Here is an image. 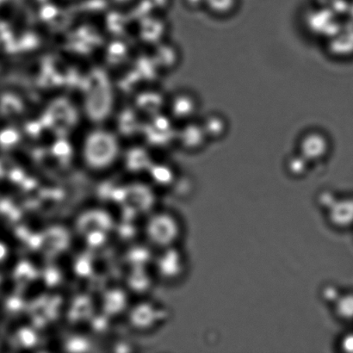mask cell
Returning a JSON list of instances; mask_svg holds the SVG:
<instances>
[{
    "label": "cell",
    "mask_w": 353,
    "mask_h": 353,
    "mask_svg": "<svg viewBox=\"0 0 353 353\" xmlns=\"http://www.w3.org/2000/svg\"><path fill=\"white\" fill-rule=\"evenodd\" d=\"M341 347L345 352L353 353V334H349L342 339Z\"/></svg>",
    "instance_id": "cell-8"
},
{
    "label": "cell",
    "mask_w": 353,
    "mask_h": 353,
    "mask_svg": "<svg viewBox=\"0 0 353 353\" xmlns=\"http://www.w3.org/2000/svg\"><path fill=\"white\" fill-rule=\"evenodd\" d=\"M324 296L327 300H334L336 302L340 295H339L337 290H335L334 287H327L324 290Z\"/></svg>",
    "instance_id": "cell-9"
},
{
    "label": "cell",
    "mask_w": 353,
    "mask_h": 353,
    "mask_svg": "<svg viewBox=\"0 0 353 353\" xmlns=\"http://www.w3.org/2000/svg\"><path fill=\"white\" fill-rule=\"evenodd\" d=\"M3 254V249L2 248V245H0V258L2 257Z\"/></svg>",
    "instance_id": "cell-11"
},
{
    "label": "cell",
    "mask_w": 353,
    "mask_h": 353,
    "mask_svg": "<svg viewBox=\"0 0 353 353\" xmlns=\"http://www.w3.org/2000/svg\"><path fill=\"white\" fill-rule=\"evenodd\" d=\"M331 147L330 137L318 130L306 131L299 141V153L310 162L323 160L330 153Z\"/></svg>",
    "instance_id": "cell-1"
},
{
    "label": "cell",
    "mask_w": 353,
    "mask_h": 353,
    "mask_svg": "<svg viewBox=\"0 0 353 353\" xmlns=\"http://www.w3.org/2000/svg\"><path fill=\"white\" fill-rule=\"evenodd\" d=\"M335 303L339 316L345 320L353 319V293L340 296Z\"/></svg>",
    "instance_id": "cell-6"
},
{
    "label": "cell",
    "mask_w": 353,
    "mask_h": 353,
    "mask_svg": "<svg viewBox=\"0 0 353 353\" xmlns=\"http://www.w3.org/2000/svg\"><path fill=\"white\" fill-rule=\"evenodd\" d=\"M239 0H205L204 7L213 15L220 17L230 16L237 9Z\"/></svg>",
    "instance_id": "cell-5"
},
{
    "label": "cell",
    "mask_w": 353,
    "mask_h": 353,
    "mask_svg": "<svg viewBox=\"0 0 353 353\" xmlns=\"http://www.w3.org/2000/svg\"><path fill=\"white\" fill-rule=\"evenodd\" d=\"M200 123L209 141L221 140L228 133V120L219 113H210Z\"/></svg>",
    "instance_id": "cell-3"
},
{
    "label": "cell",
    "mask_w": 353,
    "mask_h": 353,
    "mask_svg": "<svg viewBox=\"0 0 353 353\" xmlns=\"http://www.w3.org/2000/svg\"><path fill=\"white\" fill-rule=\"evenodd\" d=\"M209 139L200 122L190 120L182 131V143L189 150H199L204 147Z\"/></svg>",
    "instance_id": "cell-4"
},
{
    "label": "cell",
    "mask_w": 353,
    "mask_h": 353,
    "mask_svg": "<svg viewBox=\"0 0 353 353\" xmlns=\"http://www.w3.org/2000/svg\"><path fill=\"white\" fill-rule=\"evenodd\" d=\"M327 210L331 223L335 226L347 228L353 224V199H335Z\"/></svg>",
    "instance_id": "cell-2"
},
{
    "label": "cell",
    "mask_w": 353,
    "mask_h": 353,
    "mask_svg": "<svg viewBox=\"0 0 353 353\" xmlns=\"http://www.w3.org/2000/svg\"><path fill=\"white\" fill-rule=\"evenodd\" d=\"M188 2V5L192 6V8H201V7L204 6V2L205 0H186Z\"/></svg>",
    "instance_id": "cell-10"
},
{
    "label": "cell",
    "mask_w": 353,
    "mask_h": 353,
    "mask_svg": "<svg viewBox=\"0 0 353 353\" xmlns=\"http://www.w3.org/2000/svg\"><path fill=\"white\" fill-rule=\"evenodd\" d=\"M309 163L310 162L299 153L290 157L288 161H287V168H288L290 174L301 175L307 171Z\"/></svg>",
    "instance_id": "cell-7"
}]
</instances>
